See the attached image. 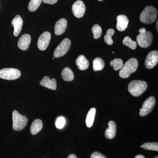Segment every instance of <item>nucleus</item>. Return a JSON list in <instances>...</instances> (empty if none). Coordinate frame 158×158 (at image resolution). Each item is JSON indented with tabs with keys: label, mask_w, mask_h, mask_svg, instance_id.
I'll return each mask as SVG.
<instances>
[{
	"label": "nucleus",
	"mask_w": 158,
	"mask_h": 158,
	"mask_svg": "<svg viewBox=\"0 0 158 158\" xmlns=\"http://www.w3.org/2000/svg\"><path fill=\"white\" fill-rule=\"evenodd\" d=\"M138 66V61L137 59L135 58L130 59L125 63L119 71V77L123 79L128 78L132 73L137 70Z\"/></svg>",
	"instance_id": "f257e3e1"
},
{
	"label": "nucleus",
	"mask_w": 158,
	"mask_h": 158,
	"mask_svg": "<svg viewBox=\"0 0 158 158\" xmlns=\"http://www.w3.org/2000/svg\"><path fill=\"white\" fill-rule=\"evenodd\" d=\"M147 87L146 82L141 80H136L130 82L128 86V90L133 96L138 97L144 93Z\"/></svg>",
	"instance_id": "f03ea898"
},
{
	"label": "nucleus",
	"mask_w": 158,
	"mask_h": 158,
	"mask_svg": "<svg viewBox=\"0 0 158 158\" xmlns=\"http://www.w3.org/2000/svg\"><path fill=\"white\" fill-rule=\"evenodd\" d=\"M157 13V11L154 7L152 6H146L140 15V21L144 24L152 23L156 19Z\"/></svg>",
	"instance_id": "7ed1b4c3"
},
{
	"label": "nucleus",
	"mask_w": 158,
	"mask_h": 158,
	"mask_svg": "<svg viewBox=\"0 0 158 158\" xmlns=\"http://www.w3.org/2000/svg\"><path fill=\"white\" fill-rule=\"evenodd\" d=\"M140 34L137 37V42L139 46L147 48L151 45L153 41V35L151 32L146 31L144 28L140 29Z\"/></svg>",
	"instance_id": "20e7f679"
},
{
	"label": "nucleus",
	"mask_w": 158,
	"mask_h": 158,
	"mask_svg": "<svg viewBox=\"0 0 158 158\" xmlns=\"http://www.w3.org/2000/svg\"><path fill=\"white\" fill-rule=\"evenodd\" d=\"M12 127L15 131H20L23 129L28 121L26 116L21 115L16 110H14L12 112Z\"/></svg>",
	"instance_id": "39448f33"
},
{
	"label": "nucleus",
	"mask_w": 158,
	"mask_h": 158,
	"mask_svg": "<svg viewBox=\"0 0 158 158\" xmlns=\"http://www.w3.org/2000/svg\"><path fill=\"white\" fill-rule=\"evenodd\" d=\"M21 73L15 68H4L0 70V78L7 80H15L19 78Z\"/></svg>",
	"instance_id": "423d86ee"
},
{
	"label": "nucleus",
	"mask_w": 158,
	"mask_h": 158,
	"mask_svg": "<svg viewBox=\"0 0 158 158\" xmlns=\"http://www.w3.org/2000/svg\"><path fill=\"white\" fill-rule=\"evenodd\" d=\"M71 41L68 38H65L58 45L54 53L55 58L63 56L66 54L70 48Z\"/></svg>",
	"instance_id": "0eeeda50"
},
{
	"label": "nucleus",
	"mask_w": 158,
	"mask_h": 158,
	"mask_svg": "<svg viewBox=\"0 0 158 158\" xmlns=\"http://www.w3.org/2000/svg\"><path fill=\"white\" fill-rule=\"evenodd\" d=\"M156 105V99L154 97L151 96L144 101L142 108L140 110L141 116H147L153 110Z\"/></svg>",
	"instance_id": "6e6552de"
},
{
	"label": "nucleus",
	"mask_w": 158,
	"mask_h": 158,
	"mask_svg": "<svg viewBox=\"0 0 158 158\" xmlns=\"http://www.w3.org/2000/svg\"><path fill=\"white\" fill-rule=\"evenodd\" d=\"M51 38L50 33L47 31L40 36L37 41V46L40 50L44 51L47 48L50 42Z\"/></svg>",
	"instance_id": "1a4fd4ad"
},
{
	"label": "nucleus",
	"mask_w": 158,
	"mask_h": 158,
	"mask_svg": "<svg viewBox=\"0 0 158 158\" xmlns=\"http://www.w3.org/2000/svg\"><path fill=\"white\" fill-rule=\"evenodd\" d=\"M158 62V51H152V52H150L147 55V57L145 59V67L148 69H152L156 65Z\"/></svg>",
	"instance_id": "9d476101"
},
{
	"label": "nucleus",
	"mask_w": 158,
	"mask_h": 158,
	"mask_svg": "<svg viewBox=\"0 0 158 158\" xmlns=\"http://www.w3.org/2000/svg\"><path fill=\"white\" fill-rule=\"evenodd\" d=\"M86 8L84 2L78 0L74 3L72 6V11L76 17L81 18L83 17L85 12Z\"/></svg>",
	"instance_id": "9b49d317"
},
{
	"label": "nucleus",
	"mask_w": 158,
	"mask_h": 158,
	"mask_svg": "<svg viewBox=\"0 0 158 158\" xmlns=\"http://www.w3.org/2000/svg\"><path fill=\"white\" fill-rule=\"evenodd\" d=\"M31 40V36L29 34H23L19 40L18 42L19 48L23 51L27 50L30 46Z\"/></svg>",
	"instance_id": "f8f14e48"
},
{
	"label": "nucleus",
	"mask_w": 158,
	"mask_h": 158,
	"mask_svg": "<svg viewBox=\"0 0 158 158\" xmlns=\"http://www.w3.org/2000/svg\"><path fill=\"white\" fill-rule=\"evenodd\" d=\"M11 24L14 27V35L18 37L22 29L23 20L19 15H16L11 21Z\"/></svg>",
	"instance_id": "ddd939ff"
},
{
	"label": "nucleus",
	"mask_w": 158,
	"mask_h": 158,
	"mask_svg": "<svg viewBox=\"0 0 158 158\" xmlns=\"http://www.w3.org/2000/svg\"><path fill=\"white\" fill-rule=\"evenodd\" d=\"M40 84L43 87L51 90H56L57 88V82L56 79H52L50 80L48 77H44L40 82Z\"/></svg>",
	"instance_id": "4468645a"
},
{
	"label": "nucleus",
	"mask_w": 158,
	"mask_h": 158,
	"mask_svg": "<svg viewBox=\"0 0 158 158\" xmlns=\"http://www.w3.org/2000/svg\"><path fill=\"white\" fill-rule=\"evenodd\" d=\"M116 28L118 31H123L127 27L129 23V20L126 15H120L117 16Z\"/></svg>",
	"instance_id": "2eb2a0df"
},
{
	"label": "nucleus",
	"mask_w": 158,
	"mask_h": 158,
	"mask_svg": "<svg viewBox=\"0 0 158 158\" xmlns=\"http://www.w3.org/2000/svg\"><path fill=\"white\" fill-rule=\"evenodd\" d=\"M67 26V20L65 19H61L56 23L55 27L56 35H60L65 32Z\"/></svg>",
	"instance_id": "dca6fc26"
},
{
	"label": "nucleus",
	"mask_w": 158,
	"mask_h": 158,
	"mask_svg": "<svg viewBox=\"0 0 158 158\" xmlns=\"http://www.w3.org/2000/svg\"><path fill=\"white\" fill-rule=\"evenodd\" d=\"M109 128L107 129L105 132L106 138L109 139H113L116 136V125L115 122L110 121L108 123Z\"/></svg>",
	"instance_id": "f3484780"
},
{
	"label": "nucleus",
	"mask_w": 158,
	"mask_h": 158,
	"mask_svg": "<svg viewBox=\"0 0 158 158\" xmlns=\"http://www.w3.org/2000/svg\"><path fill=\"white\" fill-rule=\"evenodd\" d=\"M76 64L78 69L81 70H86L89 67V62L83 55H80L78 57L76 61Z\"/></svg>",
	"instance_id": "a211bd4d"
},
{
	"label": "nucleus",
	"mask_w": 158,
	"mask_h": 158,
	"mask_svg": "<svg viewBox=\"0 0 158 158\" xmlns=\"http://www.w3.org/2000/svg\"><path fill=\"white\" fill-rule=\"evenodd\" d=\"M43 124L42 120L40 119H36L32 123L30 128V131L32 135H36L42 130Z\"/></svg>",
	"instance_id": "6ab92c4d"
},
{
	"label": "nucleus",
	"mask_w": 158,
	"mask_h": 158,
	"mask_svg": "<svg viewBox=\"0 0 158 158\" xmlns=\"http://www.w3.org/2000/svg\"><path fill=\"white\" fill-rule=\"evenodd\" d=\"M96 114V109L95 108H92L88 111L86 118V124L87 127L90 128L93 125Z\"/></svg>",
	"instance_id": "aec40b11"
},
{
	"label": "nucleus",
	"mask_w": 158,
	"mask_h": 158,
	"mask_svg": "<svg viewBox=\"0 0 158 158\" xmlns=\"http://www.w3.org/2000/svg\"><path fill=\"white\" fill-rule=\"evenodd\" d=\"M61 75L65 81H72L74 78L73 72L69 67H65L62 70Z\"/></svg>",
	"instance_id": "412c9836"
},
{
	"label": "nucleus",
	"mask_w": 158,
	"mask_h": 158,
	"mask_svg": "<svg viewBox=\"0 0 158 158\" xmlns=\"http://www.w3.org/2000/svg\"><path fill=\"white\" fill-rule=\"evenodd\" d=\"M93 69L94 71H100L104 68L105 62L100 58H96L93 62Z\"/></svg>",
	"instance_id": "4be33fe9"
},
{
	"label": "nucleus",
	"mask_w": 158,
	"mask_h": 158,
	"mask_svg": "<svg viewBox=\"0 0 158 158\" xmlns=\"http://www.w3.org/2000/svg\"><path fill=\"white\" fill-rule=\"evenodd\" d=\"M115 34V31L113 29H110L107 31L106 34L104 37L105 42L108 45H111L113 44V41L112 39V36Z\"/></svg>",
	"instance_id": "5701e85b"
},
{
	"label": "nucleus",
	"mask_w": 158,
	"mask_h": 158,
	"mask_svg": "<svg viewBox=\"0 0 158 158\" xmlns=\"http://www.w3.org/2000/svg\"><path fill=\"white\" fill-rule=\"evenodd\" d=\"M42 1L43 0H31L28 5L29 11L33 12L37 10Z\"/></svg>",
	"instance_id": "b1692460"
},
{
	"label": "nucleus",
	"mask_w": 158,
	"mask_h": 158,
	"mask_svg": "<svg viewBox=\"0 0 158 158\" xmlns=\"http://www.w3.org/2000/svg\"><path fill=\"white\" fill-rule=\"evenodd\" d=\"M110 65L113 66L114 70L117 71L122 68L123 62L121 59H115L110 62Z\"/></svg>",
	"instance_id": "393cba45"
},
{
	"label": "nucleus",
	"mask_w": 158,
	"mask_h": 158,
	"mask_svg": "<svg viewBox=\"0 0 158 158\" xmlns=\"http://www.w3.org/2000/svg\"><path fill=\"white\" fill-rule=\"evenodd\" d=\"M141 147L143 148L144 149L158 151V143L157 142L144 143L143 145H141Z\"/></svg>",
	"instance_id": "a878e982"
},
{
	"label": "nucleus",
	"mask_w": 158,
	"mask_h": 158,
	"mask_svg": "<svg viewBox=\"0 0 158 158\" xmlns=\"http://www.w3.org/2000/svg\"><path fill=\"white\" fill-rule=\"evenodd\" d=\"M123 43L124 45L130 48L133 50L135 49L137 47V43L135 41H133L129 37H125L123 41Z\"/></svg>",
	"instance_id": "bb28decb"
},
{
	"label": "nucleus",
	"mask_w": 158,
	"mask_h": 158,
	"mask_svg": "<svg viewBox=\"0 0 158 158\" xmlns=\"http://www.w3.org/2000/svg\"><path fill=\"white\" fill-rule=\"evenodd\" d=\"M92 32L93 34L94 38L95 39H98L102 35V28L98 25L95 24L92 27Z\"/></svg>",
	"instance_id": "cd10ccee"
},
{
	"label": "nucleus",
	"mask_w": 158,
	"mask_h": 158,
	"mask_svg": "<svg viewBox=\"0 0 158 158\" xmlns=\"http://www.w3.org/2000/svg\"><path fill=\"white\" fill-rule=\"evenodd\" d=\"M65 123V118L62 116L58 117L56 122V127L57 128L61 129L64 127Z\"/></svg>",
	"instance_id": "c85d7f7f"
},
{
	"label": "nucleus",
	"mask_w": 158,
	"mask_h": 158,
	"mask_svg": "<svg viewBox=\"0 0 158 158\" xmlns=\"http://www.w3.org/2000/svg\"><path fill=\"white\" fill-rule=\"evenodd\" d=\"M90 158H107L104 156L100 152H95L92 154L91 156H90Z\"/></svg>",
	"instance_id": "c756f323"
},
{
	"label": "nucleus",
	"mask_w": 158,
	"mask_h": 158,
	"mask_svg": "<svg viewBox=\"0 0 158 158\" xmlns=\"http://www.w3.org/2000/svg\"><path fill=\"white\" fill-rule=\"evenodd\" d=\"M58 1V0H43L44 3H45V4H50V5L56 4Z\"/></svg>",
	"instance_id": "7c9ffc66"
},
{
	"label": "nucleus",
	"mask_w": 158,
	"mask_h": 158,
	"mask_svg": "<svg viewBox=\"0 0 158 158\" xmlns=\"http://www.w3.org/2000/svg\"><path fill=\"white\" fill-rule=\"evenodd\" d=\"M67 158H78L74 154H71Z\"/></svg>",
	"instance_id": "2f4dec72"
},
{
	"label": "nucleus",
	"mask_w": 158,
	"mask_h": 158,
	"mask_svg": "<svg viewBox=\"0 0 158 158\" xmlns=\"http://www.w3.org/2000/svg\"><path fill=\"white\" fill-rule=\"evenodd\" d=\"M135 158H146L144 156L141 155H138L136 156Z\"/></svg>",
	"instance_id": "473e14b6"
},
{
	"label": "nucleus",
	"mask_w": 158,
	"mask_h": 158,
	"mask_svg": "<svg viewBox=\"0 0 158 158\" xmlns=\"http://www.w3.org/2000/svg\"><path fill=\"white\" fill-rule=\"evenodd\" d=\"M158 21H157V22H156V26L157 30V31H158Z\"/></svg>",
	"instance_id": "72a5a7b5"
},
{
	"label": "nucleus",
	"mask_w": 158,
	"mask_h": 158,
	"mask_svg": "<svg viewBox=\"0 0 158 158\" xmlns=\"http://www.w3.org/2000/svg\"><path fill=\"white\" fill-rule=\"evenodd\" d=\"M155 158H158V156H156L155 157Z\"/></svg>",
	"instance_id": "f704fd0d"
},
{
	"label": "nucleus",
	"mask_w": 158,
	"mask_h": 158,
	"mask_svg": "<svg viewBox=\"0 0 158 158\" xmlns=\"http://www.w3.org/2000/svg\"><path fill=\"white\" fill-rule=\"evenodd\" d=\"M52 59H55V57H53V58H52Z\"/></svg>",
	"instance_id": "c9c22d12"
},
{
	"label": "nucleus",
	"mask_w": 158,
	"mask_h": 158,
	"mask_svg": "<svg viewBox=\"0 0 158 158\" xmlns=\"http://www.w3.org/2000/svg\"><path fill=\"white\" fill-rule=\"evenodd\" d=\"M98 1H102V0H98Z\"/></svg>",
	"instance_id": "e433bc0d"
},
{
	"label": "nucleus",
	"mask_w": 158,
	"mask_h": 158,
	"mask_svg": "<svg viewBox=\"0 0 158 158\" xmlns=\"http://www.w3.org/2000/svg\"><path fill=\"white\" fill-rule=\"evenodd\" d=\"M112 53L114 54V52H112Z\"/></svg>",
	"instance_id": "4c0bfd02"
}]
</instances>
